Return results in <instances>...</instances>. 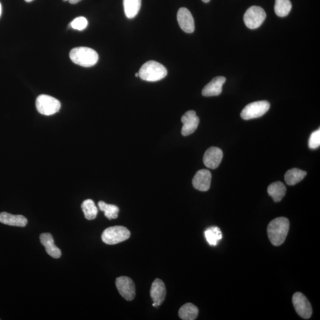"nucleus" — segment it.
Listing matches in <instances>:
<instances>
[{
  "label": "nucleus",
  "mask_w": 320,
  "mask_h": 320,
  "mask_svg": "<svg viewBox=\"0 0 320 320\" xmlns=\"http://www.w3.org/2000/svg\"><path fill=\"white\" fill-rule=\"evenodd\" d=\"M290 224L285 217L276 218L269 224L267 232L273 246H279L284 243L289 230Z\"/></svg>",
  "instance_id": "1"
},
{
  "label": "nucleus",
  "mask_w": 320,
  "mask_h": 320,
  "mask_svg": "<svg viewBox=\"0 0 320 320\" xmlns=\"http://www.w3.org/2000/svg\"><path fill=\"white\" fill-rule=\"evenodd\" d=\"M70 57L75 64L84 67H91L97 64L98 55L94 49L87 47L72 49Z\"/></svg>",
  "instance_id": "2"
},
{
  "label": "nucleus",
  "mask_w": 320,
  "mask_h": 320,
  "mask_svg": "<svg viewBox=\"0 0 320 320\" xmlns=\"http://www.w3.org/2000/svg\"><path fill=\"white\" fill-rule=\"evenodd\" d=\"M139 77L144 81L155 82L162 80L167 75V70L162 64L154 61H150L142 66Z\"/></svg>",
  "instance_id": "3"
},
{
  "label": "nucleus",
  "mask_w": 320,
  "mask_h": 320,
  "mask_svg": "<svg viewBox=\"0 0 320 320\" xmlns=\"http://www.w3.org/2000/svg\"><path fill=\"white\" fill-rule=\"evenodd\" d=\"M131 233L126 227L115 226L108 228L102 233L101 239L109 245H114L130 238Z\"/></svg>",
  "instance_id": "4"
},
{
  "label": "nucleus",
  "mask_w": 320,
  "mask_h": 320,
  "mask_svg": "<svg viewBox=\"0 0 320 320\" xmlns=\"http://www.w3.org/2000/svg\"><path fill=\"white\" fill-rule=\"evenodd\" d=\"M61 105L60 101L57 98L48 95H40L36 101L38 111L45 116H51L57 113L60 110Z\"/></svg>",
  "instance_id": "5"
},
{
  "label": "nucleus",
  "mask_w": 320,
  "mask_h": 320,
  "mask_svg": "<svg viewBox=\"0 0 320 320\" xmlns=\"http://www.w3.org/2000/svg\"><path fill=\"white\" fill-rule=\"evenodd\" d=\"M266 13L259 6H252L244 15V22L247 28L255 29L260 27L265 21Z\"/></svg>",
  "instance_id": "6"
},
{
  "label": "nucleus",
  "mask_w": 320,
  "mask_h": 320,
  "mask_svg": "<svg viewBox=\"0 0 320 320\" xmlns=\"http://www.w3.org/2000/svg\"><path fill=\"white\" fill-rule=\"evenodd\" d=\"M270 107V104L268 101L253 102L243 109L241 117L245 120L261 117L269 110Z\"/></svg>",
  "instance_id": "7"
},
{
  "label": "nucleus",
  "mask_w": 320,
  "mask_h": 320,
  "mask_svg": "<svg viewBox=\"0 0 320 320\" xmlns=\"http://www.w3.org/2000/svg\"><path fill=\"white\" fill-rule=\"evenodd\" d=\"M292 303L297 314L304 319L311 317L312 310L311 303L301 292H296L292 296Z\"/></svg>",
  "instance_id": "8"
},
{
  "label": "nucleus",
  "mask_w": 320,
  "mask_h": 320,
  "mask_svg": "<svg viewBox=\"0 0 320 320\" xmlns=\"http://www.w3.org/2000/svg\"><path fill=\"white\" fill-rule=\"evenodd\" d=\"M116 286L119 292L127 301H132L135 298V283L133 280L127 276H121L116 280Z\"/></svg>",
  "instance_id": "9"
},
{
  "label": "nucleus",
  "mask_w": 320,
  "mask_h": 320,
  "mask_svg": "<svg viewBox=\"0 0 320 320\" xmlns=\"http://www.w3.org/2000/svg\"><path fill=\"white\" fill-rule=\"evenodd\" d=\"M181 120L183 124L181 134L184 137L193 134L199 124V118L196 116V112L193 111L186 112Z\"/></svg>",
  "instance_id": "10"
},
{
  "label": "nucleus",
  "mask_w": 320,
  "mask_h": 320,
  "mask_svg": "<svg viewBox=\"0 0 320 320\" xmlns=\"http://www.w3.org/2000/svg\"><path fill=\"white\" fill-rule=\"evenodd\" d=\"M223 158V151L215 147H210L203 156V163L210 169H216L220 166Z\"/></svg>",
  "instance_id": "11"
},
{
  "label": "nucleus",
  "mask_w": 320,
  "mask_h": 320,
  "mask_svg": "<svg viewBox=\"0 0 320 320\" xmlns=\"http://www.w3.org/2000/svg\"><path fill=\"white\" fill-rule=\"evenodd\" d=\"M150 295L153 299L154 307L160 306L166 296V289L164 282L160 279H156L152 284Z\"/></svg>",
  "instance_id": "12"
},
{
  "label": "nucleus",
  "mask_w": 320,
  "mask_h": 320,
  "mask_svg": "<svg viewBox=\"0 0 320 320\" xmlns=\"http://www.w3.org/2000/svg\"><path fill=\"white\" fill-rule=\"evenodd\" d=\"M177 22L184 32L191 34L194 31V21L193 16L186 8H180L178 11Z\"/></svg>",
  "instance_id": "13"
},
{
  "label": "nucleus",
  "mask_w": 320,
  "mask_h": 320,
  "mask_svg": "<svg viewBox=\"0 0 320 320\" xmlns=\"http://www.w3.org/2000/svg\"><path fill=\"white\" fill-rule=\"evenodd\" d=\"M211 179H212V175L208 170H200L193 177V186L198 190L206 192L209 189Z\"/></svg>",
  "instance_id": "14"
},
{
  "label": "nucleus",
  "mask_w": 320,
  "mask_h": 320,
  "mask_svg": "<svg viewBox=\"0 0 320 320\" xmlns=\"http://www.w3.org/2000/svg\"><path fill=\"white\" fill-rule=\"evenodd\" d=\"M226 81V78L219 76L212 79L202 90L203 96H217L222 93L223 86Z\"/></svg>",
  "instance_id": "15"
},
{
  "label": "nucleus",
  "mask_w": 320,
  "mask_h": 320,
  "mask_svg": "<svg viewBox=\"0 0 320 320\" xmlns=\"http://www.w3.org/2000/svg\"><path fill=\"white\" fill-rule=\"evenodd\" d=\"M40 240L49 256L55 259H58L61 256V250L55 245L54 239L50 233L41 234Z\"/></svg>",
  "instance_id": "16"
},
{
  "label": "nucleus",
  "mask_w": 320,
  "mask_h": 320,
  "mask_svg": "<svg viewBox=\"0 0 320 320\" xmlns=\"http://www.w3.org/2000/svg\"><path fill=\"white\" fill-rule=\"evenodd\" d=\"M0 223L11 226L24 227L27 225L28 220L23 216H15L4 212L0 213Z\"/></svg>",
  "instance_id": "17"
},
{
  "label": "nucleus",
  "mask_w": 320,
  "mask_h": 320,
  "mask_svg": "<svg viewBox=\"0 0 320 320\" xmlns=\"http://www.w3.org/2000/svg\"><path fill=\"white\" fill-rule=\"evenodd\" d=\"M286 192L285 184L280 181L270 184L268 188L269 196L273 198L274 202H279L285 196Z\"/></svg>",
  "instance_id": "18"
},
{
  "label": "nucleus",
  "mask_w": 320,
  "mask_h": 320,
  "mask_svg": "<svg viewBox=\"0 0 320 320\" xmlns=\"http://www.w3.org/2000/svg\"><path fill=\"white\" fill-rule=\"evenodd\" d=\"M142 0H124V8L125 15L128 19H133L139 13L142 5Z\"/></svg>",
  "instance_id": "19"
},
{
  "label": "nucleus",
  "mask_w": 320,
  "mask_h": 320,
  "mask_svg": "<svg viewBox=\"0 0 320 320\" xmlns=\"http://www.w3.org/2000/svg\"><path fill=\"white\" fill-rule=\"evenodd\" d=\"M199 313L197 306L192 303H187L180 308L179 316L181 319L194 320L196 319Z\"/></svg>",
  "instance_id": "20"
},
{
  "label": "nucleus",
  "mask_w": 320,
  "mask_h": 320,
  "mask_svg": "<svg viewBox=\"0 0 320 320\" xmlns=\"http://www.w3.org/2000/svg\"><path fill=\"white\" fill-rule=\"evenodd\" d=\"M305 171L298 169H292L287 171L285 175V180L288 185L293 186L298 183L306 176Z\"/></svg>",
  "instance_id": "21"
},
{
  "label": "nucleus",
  "mask_w": 320,
  "mask_h": 320,
  "mask_svg": "<svg viewBox=\"0 0 320 320\" xmlns=\"http://www.w3.org/2000/svg\"><path fill=\"white\" fill-rule=\"evenodd\" d=\"M204 236L211 246H216L223 238V234L219 227H212L204 232Z\"/></svg>",
  "instance_id": "22"
},
{
  "label": "nucleus",
  "mask_w": 320,
  "mask_h": 320,
  "mask_svg": "<svg viewBox=\"0 0 320 320\" xmlns=\"http://www.w3.org/2000/svg\"><path fill=\"white\" fill-rule=\"evenodd\" d=\"M81 208L85 219L88 220H93L96 218L98 214V209L91 199H87L84 201L81 204Z\"/></svg>",
  "instance_id": "23"
},
{
  "label": "nucleus",
  "mask_w": 320,
  "mask_h": 320,
  "mask_svg": "<svg viewBox=\"0 0 320 320\" xmlns=\"http://www.w3.org/2000/svg\"><path fill=\"white\" fill-rule=\"evenodd\" d=\"M292 9L290 0H275V12L279 17H286Z\"/></svg>",
  "instance_id": "24"
},
{
  "label": "nucleus",
  "mask_w": 320,
  "mask_h": 320,
  "mask_svg": "<svg viewBox=\"0 0 320 320\" xmlns=\"http://www.w3.org/2000/svg\"><path fill=\"white\" fill-rule=\"evenodd\" d=\"M99 209L104 212V216L109 220L116 219L118 217V213L120 212L119 207L114 204H108L100 201L98 203Z\"/></svg>",
  "instance_id": "25"
},
{
  "label": "nucleus",
  "mask_w": 320,
  "mask_h": 320,
  "mask_svg": "<svg viewBox=\"0 0 320 320\" xmlns=\"http://www.w3.org/2000/svg\"><path fill=\"white\" fill-rule=\"evenodd\" d=\"M87 20L84 17H81V16L75 18L70 24V28L80 31H83L87 27Z\"/></svg>",
  "instance_id": "26"
},
{
  "label": "nucleus",
  "mask_w": 320,
  "mask_h": 320,
  "mask_svg": "<svg viewBox=\"0 0 320 320\" xmlns=\"http://www.w3.org/2000/svg\"><path fill=\"white\" fill-rule=\"evenodd\" d=\"M320 146V130L318 129L311 134L308 141V146L310 149L314 150Z\"/></svg>",
  "instance_id": "27"
},
{
  "label": "nucleus",
  "mask_w": 320,
  "mask_h": 320,
  "mask_svg": "<svg viewBox=\"0 0 320 320\" xmlns=\"http://www.w3.org/2000/svg\"><path fill=\"white\" fill-rule=\"evenodd\" d=\"M64 2H69L71 4L74 5L76 3L80 2L81 0H63Z\"/></svg>",
  "instance_id": "28"
},
{
  "label": "nucleus",
  "mask_w": 320,
  "mask_h": 320,
  "mask_svg": "<svg viewBox=\"0 0 320 320\" xmlns=\"http://www.w3.org/2000/svg\"><path fill=\"white\" fill-rule=\"evenodd\" d=\"M2 12V8L1 4H0V16H1Z\"/></svg>",
  "instance_id": "29"
},
{
  "label": "nucleus",
  "mask_w": 320,
  "mask_h": 320,
  "mask_svg": "<svg viewBox=\"0 0 320 320\" xmlns=\"http://www.w3.org/2000/svg\"><path fill=\"white\" fill-rule=\"evenodd\" d=\"M202 1L204 3H209L210 2V0H202Z\"/></svg>",
  "instance_id": "30"
},
{
  "label": "nucleus",
  "mask_w": 320,
  "mask_h": 320,
  "mask_svg": "<svg viewBox=\"0 0 320 320\" xmlns=\"http://www.w3.org/2000/svg\"><path fill=\"white\" fill-rule=\"evenodd\" d=\"M25 2L29 3V2H31L32 1H34V0H25Z\"/></svg>",
  "instance_id": "31"
},
{
  "label": "nucleus",
  "mask_w": 320,
  "mask_h": 320,
  "mask_svg": "<svg viewBox=\"0 0 320 320\" xmlns=\"http://www.w3.org/2000/svg\"><path fill=\"white\" fill-rule=\"evenodd\" d=\"M135 77H139V74H138V73H136V74H135Z\"/></svg>",
  "instance_id": "32"
}]
</instances>
